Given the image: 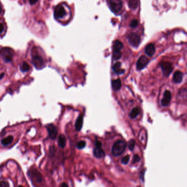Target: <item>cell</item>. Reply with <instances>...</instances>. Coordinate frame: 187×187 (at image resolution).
<instances>
[{"mask_svg":"<svg viewBox=\"0 0 187 187\" xmlns=\"http://www.w3.org/2000/svg\"><path fill=\"white\" fill-rule=\"evenodd\" d=\"M69 8L65 4H59L54 9V17L59 22L65 21L68 16H70Z\"/></svg>","mask_w":187,"mask_h":187,"instance_id":"cell-1","label":"cell"},{"mask_svg":"<svg viewBox=\"0 0 187 187\" xmlns=\"http://www.w3.org/2000/svg\"><path fill=\"white\" fill-rule=\"evenodd\" d=\"M107 3L114 14L118 15L123 12V3L122 0H107Z\"/></svg>","mask_w":187,"mask_h":187,"instance_id":"cell-2","label":"cell"},{"mask_svg":"<svg viewBox=\"0 0 187 187\" xmlns=\"http://www.w3.org/2000/svg\"><path fill=\"white\" fill-rule=\"evenodd\" d=\"M127 143L124 141H118L115 142L112 148V153L114 157H118L121 155L125 150Z\"/></svg>","mask_w":187,"mask_h":187,"instance_id":"cell-3","label":"cell"},{"mask_svg":"<svg viewBox=\"0 0 187 187\" xmlns=\"http://www.w3.org/2000/svg\"><path fill=\"white\" fill-rule=\"evenodd\" d=\"M127 39L130 45L134 47H137L141 42V38L137 33L135 32L129 33Z\"/></svg>","mask_w":187,"mask_h":187,"instance_id":"cell-4","label":"cell"},{"mask_svg":"<svg viewBox=\"0 0 187 187\" xmlns=\"http://www.w3.org/2000/svg\"><path fill=\"white\" fill-rule=\"evenodd\" d=\"M0 55L2 56L3 60L5 62H10L12 60L13 56L12 49L8 48H5L1 49L0 51Z\"/></svg>","mask_w":187,"mask_h":187,"instance_id":"cell-5","label":"cell"},{"mask_svg":"<svg viewBox=\"0 0 187 187\" xmlns=\"http://www.w3.org/2000/svg\"><path fill=\"white\" fill-rule=\"evenodd\" d=\"M32 60L34 66L36 68L41 69L43 67V59L40 55H38L35 52L32 53Z\"/></svg>","mask_w":187,"mask_h":187,"instance_id":"cell-6","label":"cell"},{"mask_svg":"<svg viewBox=\"0 0 187 187\" xmlns=\"http://www.w3.org/2000/svg\"><path fill=\"white\" fill-rule=\"evenodd\" d=\"M102 143L98 140L95 142V147L94 150V155L97 158H102L105 157V152L102 149Z\"/></svg>","mask_w":187,"mask_h":187,"instance_id":"cell-7","label":"cell"},{"mask_svg":"<svg viewBox=\"0 0 187 187\" xmlns=\"http://www.w3.org/2000/svg\"><path fill=\"white\" fill-rule=\"evenodd\" d=\"M160 67L161 68L162 71L164 75L166 77H168L171 73L173 71V66L172 64L169 62H162L160 64Z\"/></svg>","mask_w":187,"mask_h":187,"instance_id":"cell-8","label":"cell"},{"mask_svg":"<svg viewBox=\"0 0 187 187\" xmlns=\"http://www.w3.org/2000/svg\"><path fill=\"white\" fill-rule=\"evenodd\" d=\"M46 127L47 129L50 138L52 140L55 139L58 135V130L55 126H54L52 124H49L47 125Z\"/></svg>","mask_w":187,"mask_h":187,"instance_id":"cell-9","label":"cell"},{"mask_svg":"<svg viewBox=\"0 0 187 187\" xmlns=\"http://www.w3.org/2000/svg\"><path fill=\"white\" fill-rule=\"evenodd\" d=\"M148 62L149 60L147 57L144 56H142L139 58V59L137 62V64H136L137 69L138 70H141L142 69H143L147 65Z\"/></svg>","mask_w":187,"mask_h":187,"instance_id":"cell-10","label":"cell"},{"mask_svg":"<svg viewBox=\"0 0 187 187\" xmlns=\"http://www.w3.org/2000/svg\"><path fill=\"white\" fill-rule=\"evenodd\" d=\"M171 100V94L169 90H166L164 93V96L161 100V105L163 106H167L170 104Z\"/></svg>","mask_w":187,"mask_h":187,"instance_id":"cell-11","label":"cell"},{"mask_svg":"<svg viewBox=\"0 0 187 187\" xmlns=\"http://www.w3.org/2000/svg\"><path fill=\"white\" fill-rule=\"evenodd\" d=\"M156 52V48L154 44L150 43L146 46L145 48V52L150 56H152Z\"/></svg>","mask_w":187,"mask_h":187,"instance_id":"cell-12","label":"cell"},{"mask_svg":"<svg viewBox=\"0 0 187 187\" xmlns=\"http://www.w3.org/2000/svg\"><path fill=\"white\" fill-rule=\"evenodd\" d=\"M183 73L182 72L177 71L175 72L173 76V81L176 83H180L183 79Z\"/></svg>","mask_w":187,"mask_h":187,"instance_id":"cell-13","label":"cell"},{"mask_svg":"<svg viewBox=\"0 0 187 187\" xmlns=\"http://www.w3.org/2000/svg\"><path fill=\"white\" fill-rule=\"evenodd\" d=\"M30 176L31 178H35L38 182H41L42 180V177L41 174L37 170H33L31 171Z\"/></svg>","mask_w":187,"mask_h":187,"instance_id":"cell-14","label":"cell"},{"mask_svg":"<svg viewBox=\"0 0 187 187\" xmlns=\"http://www.w3.org/2000/svg\"><path fill=\"white\" fill-rule=\"evenodd\" d=\"M121 64L119 62H118L115 63L113 65V70L117 74H123L125 72V70L121 68Z\"/></svg>","mask_w":187,"mask_h":187,"instance_id":"cell-15","label":"cell"},{"mask_svg":"<svg viewBox=\"0 0 187 187\" xmlns=\"http://www.w3.org/2000/svg\"><path fill=\"white\" fill-rule=\"evenodd\" d=\"M83 123V116L82 115H80L77 118L75 122V129L77 131H80L82 129Z\"/></svg>","mask_w":187,"mask_h":187,"instance_id":"cell-16","label":"cell"},{"mask_svg":"<svg viewBox=\"0 0 187 187\" xmlns=\"http://www.w3.org/2000/svg\"><path fill=\"white\" fill-rule=\"evenodd\" d=\"M112 87L113 89L115 91L120 90L121 87V82L120 79L113 80L112 82Z\"/></svg>","mask_w":187,"mask_h":187,"instance_id":"cell-17","label":"cell"},{"mask_svg":"<svg viewBox=\"0 0 187 187\" xmlns=\"http://www.w3.org/2000/svg\"><path fill=\"white\" fill-rule=\"evenodd\" d=\"M13 141V137L12 136H9L7 137L2 139L1 140V143L4 146H7L12 143Z\"/></svg>","mask_w":187,"mask_h":187,"instance_id":"cell-18","label":"cell"},{"mask_svg":"<svg viewBox=\"0 0 187 187\" xmlns=\"http://www.w3.org/2000/svg\"><path fill=\"white\" fill-rule=\"evenodd\" d=\"M66 139L65 136L63 135H60L58 140L59 146L61 148H64L66 146Z\"/></svg>","mask_w":187,"mask_h":187,"instance_id":"cell-19","label":"cell"},{"mask_svg":"<svg viewBox=\"0 0 187 187\" xmlns=\"http://www.w3.org/2000/svg\"><path fill=\"white\" fill-rule=\"evenodd\" d=\"M123 47V45L121 41L119 40H116L113 43V49L115 51H120Z\"/></svg>","mask_w":187,"mask_h":187,"instance_id":"cell-20","label":"cell"},{"mask_svg":"<svg viewBox=\"0 0 187 187\" xmlns=\"http://www.w3.org/2000/svg\"><path fill=\"white\" fill-rule=\"evenodd\" d=\"M129 6L133 9H137L138 6V0H129Z\"/></svg>","mask_w":187,"mask_h":187,"instance_id":"cell-21","label":"cell"},{"mask_svg":"<svg viewBox=\"0 0 187 187\" xmlns=\"http://www.w3.org/2000/svg\"><path fill=\"white\" fill-rule=\"evenodd\" d=\"M139 113H140L139 109L137 107H135L131 111V112L130 113L129 116L131 118L134 119L137 117V115L139 114Z\"/></svg>","mask_w":187,"mask_h":187,"instance_id":"cell-22","label":"cell"},{"mask_svg":"<svg viewBox=\"0 0 187 187\" xmlns=\"http://www.w3.org/2000/svg\"><path fill=\"white\" fill-rule=\"evenodd\" d=\"M121 57V53L120 51L113 50V59L114 60H119Z\"/></svg>","mask_w":187,"mask_h":187,"instance_id":"cell-23","label":"cell"},{"mask_svg":"<svg viewBox=\"0 0 187 187\" xmlns=\"http://www.w3.org/2000/svg\"><path fill=\"white\" fill-rule=\"evenodd\" d=\"M30 65L26 62H24L20 67V70L23 72H25L28 71L30 70Z\"/></svg>","mask_w":187,"mask_h":187,"instance_id":"cell-24","label":"cell"},{"mask_svg":"<svg viewBox=\"0 0 187 187\" xmlns=\"http://www.w3.org/2000/svg\"><path fill=\"white\" fill-rule=\"evenodd\" d=\"M135 146V141L133 139H131L129 142V148L130 150H133Z\"/></svg>","mask_w":187,"mask_h":187,"instance_id":"cell-25","label":"cell"},{"mask_svg":"<svg viewBox=\"0 0 187 187\" xmlns=\"http://www.w3.org/2000/svg\"><path fill=\"white\" fill-rule=\"evenodd\" d=\"M138 25V21L137 19H133L130 23V26L132 28H135Z\"/></svg>","mask_w":187,"mask_h":187,"instance_id":"cell-26","label":"cell"},{"mask_svg":"<svg viewBox=\"0 0 187 187\" xmlns=\"http://www.w3.org/2000/svg\"><path fill=\"white\" fill-rule=\"evenodd\" d=\"M85 145H86V142L84 141H81L78 143L77 147L78 149L81 150V149L84 148L85 147Z\"/></svg>","mask_w":187,"mask_h":187,"instance_id":"cell-27","label":"cell"},{"mask_svg":"<svg viewBox=\"0 0 187 187\" xmlns=\"http://www.w3.org/2000/svg\"><path fill=\"white\" fill-rule=\"evenodd\" d=\"M129 160H130V156L129 155H127L126 156L122 158L121 163L123 164H127L129 161Z\"/></svg>","mask_w":187,"mask_h":187,"instance_id":"cell-28","label":"cell"},{"mask_svg":"<svg viewBox=\"0 0 187 187\" xmlns=\"http://www.w3.org/2000/svg\"><path fill=\"white\" fill-rule=\"evenodd\" d=\"M140 160V157L137 155V154H135L134 156L133 157V164H135L137 162H138Z\"/></svg>","mask_w":187,"mask_h":187,"instance_id":"cell-29","label":"cell"},{"mask_svg":"<svg viewBox=\"0 0 187 187\" xmlns=\"http://www.w3.org/2000/svg\"><path fill=\"white\" fill-rule=\"evenodd\" d=\"M0 187H9V184L6 181H1Z\"/></svg>","mask_w":187,"mask_h":187,"instance_id":"cell-30","label":"cell"},{"mask_svg":"<svg viewBox=\"0 0 187 187\" xmlns=\"http://www.w3.org/2000/svg\"><path fill=\"white\" fill-rule=\"evenodd\" d=\"M4 31V25L3 24L0 23V33H2Z\"/></svg>","mask_w":187,"mask_h":187,"instance_id":"cell-31","label":"cell"},{"mask_svg":"<svg viewBox=\"0 0 187 187\" xmlns=\"http://www.w3.org/2000/svg\"><path fill=\"white\" fill-rule=\"evenodd\" d=\"M37 1L38 0H29V2H30V3L31 5H34V4H35Z\"/></svg>","mask_w":187,"mask_h":187,"instance_id":"cell-32","label":"cell"},{"mask_svg":"<svg viewBox=\"0 0 187 187\" xmlns=\"http://www.w3.org/2000/svg\"><path fill=\"white\" fill-rule=\"evenodd\" d=\"M61 187H68V186L66 183H62L61 186Z\"/></svg>","mask_w":187,"mask_h":187,"instance_id":"cell-33","label":"cell"},{"mask_svg":"<svg viewBox=\"0 0 187 187\" xmlns=\"http://www.w3.org/2000/svg\"><path fill=\"white\" fill-rule=\"evenodd\" d=\"M4 75H5V73H1V74L0 75V79H2V78H3V77H4Z\"/></svg>","mask_w":187,"mask_h":187,"instance_id":"cell-34","label":"cell"},{"mask_svg":"<svg viewBox=\"0 0 187 187\" xmlns=\"http://www.w3.org/2000/svg\"><path fill=\"white\" fill-rule=\"evenodd\" d=\"M1 12H2V7H1V6H0V14H1Z\"/></svg>","mask_w":187,"mask_h":187,"instance_id":"cell-35","label":"cell"},{"mask_svg":"<svg viewBox=\"0 0 187 187\" xmlns=\"http://www.w3.org/2000/svg\"><path fill=\"white\" fill-rule=\"evenodd\" d=\"M18 187H23V186H18Z\"/></svg>","mask_w":187,"mask_h":187,"instance_id":"cell-36","label":"cell"}]
</instances>
